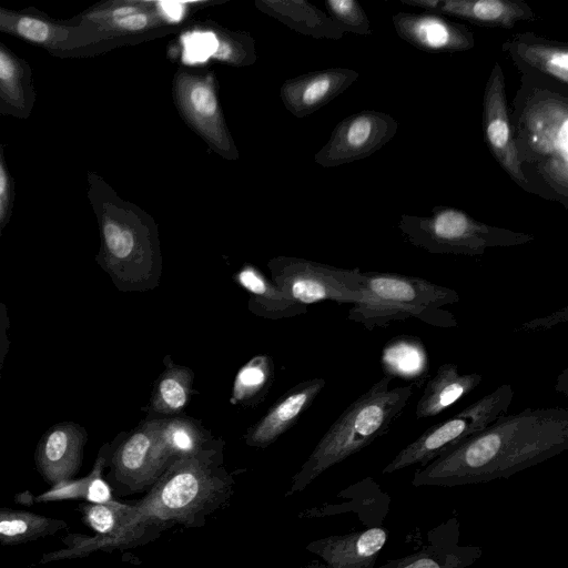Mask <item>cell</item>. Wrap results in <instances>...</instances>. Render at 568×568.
I'll return each instance as SVG.
<instances>
[{"mask_svg":"<svg viewBox=\"0 0 568 568\" xmlns=\"http://www.w3.org/2000/svg\"><path fill=\"white\" fill-rule=\"evenodd\" d=\"M271 280L293 301L308 306L322 301L357 304L365 296L358 268H338L317 262L278 257L268 263Z\"/></svg>","mask_w":568,"mask_h":568,"instance_id":"ba28073f","label":"cell"},{"mask_svg":"<svg viewBox=\"0 0 568 568\" xmlns=\"http://www.w3.org/2000/svg\"><path fill=\"white\" fill-rule=\"evenodd\" d=\"M327 7L343 31L362 37L372 36L368 16L356 0H329Z\"/></svg>","mask_w":568,"mask_h":568,"instance_id":"f546056e","label":"cell"},{"mask_svg":"<svg viewBox=\"0 0 568 568\" xmlns=\"http://www.w3.org/2000/svg\"><path fill=\"white\" fill-rule=\"evenodd\" d=\"M366 292L392 303L399 304L412 317L440 328L458 326L455 315L442 308L458 303V293L422 277L389 272L362 271Z\"/></svg>","mask_w":568,"mask_h":568,"instance_id":"30bf717a","label":"cell"},{"mask_svg":"<svg viewBox=\"0 0 568 568\" xmlns=\"http://www.w3.org/2000/svg\"><path fill=\"white\" fill-rule=\"evenodd\" d=\"M89 197L99 216L101 231L97 263L121 292H146L158 287L162 262L155 248L143 245L139 234L120 219H115L91 189Z\"/></svg>","mask_w":568,"mask_h":568,"instance_id":"8992f818","label":"cell"},{"mask_svg":"<svg viewBox=\"0 0 568 568\" xmlns=\"http://www.w3.org/2000/svg\"><path fill=\"white\" fill-rule=\"evenodd\" d=\"M481 555L474 546H430L377 568H467Z\"/></svg>","mask_w":568,"mask_h":568,"instance_id":"83f0119b","label":"cell"},{"mask_svg":"<svg viewBox=\"0 0 568 568\" xmlns=\"http://www.w3.org/2000/svg\"><path fill=\"white\" fill-rule=\"evenodd\" d=\"M104 18H108L110 21H112L114 28L122 29V30H129V31L140 30L148 24V17L143 13H134V14H131L129 17L121 18V19H114L110 14H108V17H104Z\"/></svg>","mask_w":568,"mask_h":568,"instance_id":"e575fe53","label":"cell"},{"mask_svg":"<svg viewBox=\"0 0 568 568\" xmlns=\"http://www.w3.org/2000/svg\"><path fill=\"white\" fill-rule=\"evenodd\" d=\"M130 508V504L114 499L105 503H80L77 507L81 521L94 531L97 537H108L115 532Z\"/></svg>","mask_w":568,"mask_h":568,"instance_id":"f1b7e54d","label":"cell"},{"mask_svg":"<svg viewBox=\"0 0 568 568\" xmlns=\"http://www.w3.org/2000/svg\"><path fill=\"white\" fill-rule=\"evenodd\" d=\"M398 122L390 114L363 110L339 123L327 151L332 164L368 158L397 133Z\"/></svg>","mask_w":568,"mask_h":568,"instance_id":"7c38bea8","label":"cell"},{"mask_svg":"<svg viewBox=\"0 0 568 568\" xmlns=\"http://www.w3.org/2000/svg\"><path fill=\"white\" fill-rule=\"evenodd\" d=\"M158 443L172 460L195 455L205 448L213 436L201 423L186 415L159 418Z\"/></svg>","mask_w":568,"mask_h":568,"instance_id":"d4e9b609","label":"cell"},{"mask_svg":"<svg viewBox=\"0 0 568 568\" xmlns=\"http://www.w3.org/2000/svg\"><path fill=\"white\" fill-rule=\"evenodd\" d=\"M386 540L387 531L374 527L316 540L308 549L323 558L331 568H374Z\"/></svg>","mask_w":568,"mask_h":568,"instance_id":"ac0fdd59","label":"cell"},{"mask_svg":"<svg viewBox=\"0 0 568 568\" xmlns=\"http://www.w3.org/2000/svg\"><path fill=\"white\" fill-rule=\"evenodd\" d=\"M321 377L298 383L278 398L272 407L251 426L244 442L251 447L265 448L288 430L300 416L312 405L325 387Z\"/></svg>","mask_w":568,"mask_h":568,"instance_id":"e0dca14e","label":"cell"},{"mask_svg":"<svg viewBox=\"0 0 568 568\" xmlns=\"http://www.w3.org/2000/svg\"><path fill=\"white\" fill-rule=\"evenodd\" d=\"M393 27L402 40L427 52L456 53L475 47L473 31L437 13L397 12Z\"/></svg>","mask_w":568,"mask_h":568,"instance_id":"5bb4252c","label":"cell"},{"mask_svg":"<svg viewBox=\"0 0 568 568\" xmlns=\"http://www.w3.org/2000/svg\"><path fill=\"white\" fill-rule=\"evenodd\" d=\"M9 328L10 318L8 314V308L3 303H0V378L3 363L10 346Z\"/></svg>","mask_w":568,"mask_h":568,"instance_id":"836d02e7","label":"cell"},{"mask_svg":"<svg viewBox=\"0 0 568 568\" xmlns=\"http://www.w3.org/2000/svg\"><path fill=\"white\" fill-rule=\"evenodd\" d=\"M14 199V181L4 156L3 145L0 143V236L11 220Z\"/></svg>","mask_w":568,"mask_h":568,"instance_id":"4dcf8cb0","label":"cell"},{"mask_svg":"<svg viewBox=\"0 0 568 568\" xmlns=\"http://www.w3.org/2000/svg\"><path fill=\"white\" fill-rule=\"evenodd\" d=\"M568 369L565 368L557 378L556 390L562 393L565 396H568Z\"/></svg>","mask_w":568,"mask_h":568,"instance_id":"d590c367","label":"cell"},{"mask_svg":"<svg viewBox=\"0 0 568 568\" xmlns=\"http://www.w3.org/2000/svg\"><path fill=\"white\" fill-rule=\"evenodd\" d=\"M233 280L250 293L247 308L256 316L282 320L307 312V306L290 298L271 278L253 265H244Z\"/></svg>","mask_w":568,"mask_h":568,"instance_id":"7402d4cb","label":"cell"},{"mask_svg":"<svg viewBox=\"0 0 568 568\" xmlns=\"http://www.w3.org/2000/svg\"><path fill=\"white\" fill-rule=\"evenodd\" d=\"M385 376L409 381L422 387L428 376V356L422 341L416 336L400 335L385 345L381 356Z\"/></svg>","mask_w":568,"mask_h":568,"instance_id":"cb8c5ba5","label":"cell"},{"mask_svg":"<svg viewBox=\"0 0 568 568\" xmlns=\"http://www.w3.org/2000/svg\"><path fill=\"white\" fill-rule=\"evenodd\" d=\"M521 74H538L568 87V43L534 32L513 34L501 44Z\"/></svg>","mask_w":568,"mask_h":568,"instance_id":"2e32d148","label":"cell"},{"mask_svg":"<svg viewBox=\"0 0 568 568\" xmlns=\"http://www.w3.org/2000/svg\"><path fill=\"white\" fill-rule=\"evenodd\" d=\"M274 377V362L256 355L236 373L230 397L232 405L256 406L266 395Z\"/></svg>","mask_w":568,"mask_h":568,"instance_id":"4316f807","label":"cell"},{"mask_svg":"<svg viewBox=\"0 0 568 568\" xmlns=\"http://www.w3.org/2000/svg\"><path fill=\"white\" fill-rule=\"evenodd\" d=\"M568 448V410L525 408L504 415L453 449L418 467L415 487H455L508 478Z\"/></svg>","mask_w":568,"mask_h":568,"instance_id":"7a4b0ae2","label":"cell"},{"mask_svg":"<svg viewBox=\"0 0 568 568\" xmlns=\"http://www.w3.org/2000/svg\"><path fill=\"white\" fill-rule=\"evenodd\" d=\"M34 497L29 490H24L22 493L14 495V503L24 505V506H31L34 501Z\"/></svg>","mask_w":568,"mask_h":568,"instance_id":"8d00e7d4","label":"cell"},{"mask_svg":"<svg viewBox=\"0 0 568 568\" xmlns=\"http://www.w3.org/2000/svg\"><path fill=\"white\" fill-rule=\"evenodd\" d=\"M481 129L485 143L495 161L514 183L530 194L517 158L509 120L506 80L498 62L494 63L485 83Z\"/></svg>","mask_w":568,"mask_h":568,"instance_id":"8fae6325","label":"cell"},{"mask_svg":"<svg viewBox=\"0 0 568 568\" xmlns=\"http://www.w3.org/2000/svg\"><path fill=\"white\" fill-rule=\"evenodd\" d=\"M158 425L159 418H144L110 443L105 481L111 490L124 495L151 488L173 463L158 443Z\"/></svg>","mask_w":568,"mask_h":568,"instance_id":"9c48e42d","label":"cell"},{"mask_svg":"<svg viewBox=\"0 0 568 568\" xmlns=\"http://www.w3.org/2000/svg\"><path fill=\"white\" fill-rule=\"evenodd\" d=\"M135 13V9L131 7H119L110 11V16L114 19H121Z\"/></svg>","mask_w":568,"mask_h":568,"instance_id":"74e56055","label":"cell"},{"mask_svg":"<svg viewBox=\"0 0 568 568\" xmlns=\"http://www.w3.org/2000/svg\"><path fill=\"white\" fill-rule=\"evenodd\" d=\"M0 31L40 47L57 57L68 39L70 27L67 19H54L34 7L21 10L0 7Z\"/></svg>","mask_w":568,"mask_h":568,"instance_id":"d6986e66","label":"cell"},{"mask_svg":"<svg viewBox=\"0 0 568 568\" xmlns=\"http://www.w3.org/2000/svg\"><path fill=\"white\" fill-rule=\"evenodd\" d=\"M392 379L382 377L346 407L293 477L291 493L304 489L329 467L390 430L414 392L412 384L390 387Z\"/></svg>","mask_w":568,"mask_h":568,"instance_id":"277c9868","label":"cell"},{"mask_svg":"<svg viewBox=\"0 0 568 568\" xmlns=\"http://www.w3.org/2000/svg\"><path fill=\"white\" fill-rule=\"evenodd\" d=\"M481 381V374H459L456 364H442L425 385L415 408L416 418L425 419L439 415L473 392Z\"/></svg>","mask_w":568,"mask_h":568,"instance_id":"44dd1931","label":"cell"},{"mask_svg":"<svg viewBox=\"0 0 568 568\" xmlns=\"http://www.w3.org/2000/svg\"><path fill=\"white\" fill-rule=\"evenodd\" d=\"M164 369L154 382L146 419L182 415L193 394V371L174 363L171 355L163 358Z\"/></svg>","mask_w":568,"mask_h":568,"instance_id":"603a6c76","label":"cell"},{"mask_svg":"<svg viewBox=\"0 0 568 568\" xmlns=\"http://www.w3.org/2000/svg\"><path fill=\"white\" fill-rule=\"evenodd\" d=\"M68 523L44 515L0 507V545L16 546L53 536L67 529Z\"/></svg>","mask_w":568,"mask_h":568,"instance_id":"484cf974","label":"cell"},{"mask_svg":"<svg viewBox=\"0 0 568 568\" xmlns=\"http://www.w3.org/2000/svg\"><path fill=\"white\" fill-rule=\"evenodd\" d=\"M191 102L194 109L203 114L211 115L216 110V100L211 90L205 87H196L191 92Z\"/></svg>","mask_w":568,"mask_h":568,"instance_id":"d6a6232c","label":"cell"},{"mask_svg":"<svg viewBox=\"0 0 568 568\" xmlns=\"http://www.w3.org/2000/svg\"><path fill=\"white\" fill-rule=\"evenodd\" d=\"M399 2L488 28L511 29L517 22L537 19L532 8L524 0H399Z\"/></svg>","mask_w":568,"mask_h":568,"instance_id":"9a60e30c","label":"cell"},{"mask_svg":"<svg viewBox=\"0 0 568 568\" xmlns=\"http://www.w3.org/2000/svg\"><path fill=\"white\" fill-rule=\"evenodd\" d=\"M224 440H213L195 455L174 460L141 500L130 504L115 532L97 537L69 532L64 548L44 554L40 564L78 559L95 551L122 550L148 541V535L173 525H201L229 496L233 478L222 466Z\"/></svg>","mask_w":568,"mask_h":568,"instance_id":"6da1fadb","label":"cell"},{"mask_svg":"<svg viewBox=\"0 0 568 568\" xmlns=\"http://www.w3.org/2000/svg\"><path fill=\"white\" fill-rule=\"evenodd\" d=\"M515 392L503 384L449 418L436 423L400 449L385 466L383 474H393L407 467H424L507 414Z\"/></svg>","mask_w":568,"mask_h":568,"instance_id":"52a82bcc","label":"cell"},{"mask_svg":"<svg viewBox=\"0 0 568 568\" xmlns=\"http://www.w3.org/2000/svg\"><path fill=\"white\" fill-rule=\"evenodd\" d=\"M36 99L30 64L0 41V114L28 119Z\"/></svg>","mask_w":568,"mask_h":568,"instance_id":"ffe728a7","label":"cell"},{"mask_svg":"<svg viewBox=\"0 0 568 568\" xmlns=\"http://www.w3.org/2000/svg\"><path fill=\"white\" fill-rule=\"evenodd\" d=\"M509 120L530 194L568 209V87L521 74Z\"/></svg>","mask_w":568,"mask_h":568,"instance_id":"3957f363","label":"cell"},{"mask_svg":"<svg viewBox=\"0 0 568 568\" xmlns=\"http://www.w3.org/2000/svg\"><path fill=\"white\" fill-rule=\"evenodd\" d=\"M568 320V307L564 306L561 310L552 312L546 316L536 317L528 322L523 323L519 326V329L525 332L532 331H547L552 328L554 326L566 323Z\"/></svg>","mask_w":568,"mask_h":568,"instance_id":"1f68e13d","label":"cell"},{"mask_svg":"<svg viewBox=\"0 0 568 568\" xmlns=\"http://www.w3.org/2000/svg\"><path fill=\"white\" fill-rule=\"evenodd\" d=\"M87 440L88 432L74 422L58 423L41 436L34 464L48 485L54 487L74 479L83 463Z\"/></svg>","mask_w":568,"mask_h":568,"instance_id":"4fadbf2b","label":"cell"},{"mask_svg":"<svg viewBox=\"0 0 568 568\" xmlns=\"http://www.w3.org/2000/svg\"><path fill=\"white\" fill-rule=\"evenodd\" d=\"M398 229L408 243L432 254L476 256L488 248L518 246L535 239L486 224L448 205H436L428 215L402 214Z\"/></svg>","mask_w":568,"mask_h":568,"instance_id":"5b68a950","label":"cell"}]
</instances>
